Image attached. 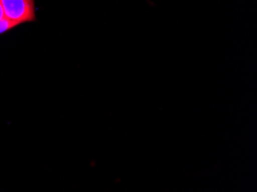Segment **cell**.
<instances>
[{
    "label": "cell",
    "mask_w": 257,
    "mask_h": 192,
    "mask_svg": "<svg viewBox=\"0 0 257 192\" xmlns=\"http://www.w3.org/2000/svg\"><path fill=\"white\" fill-rule=\"evenodd\" d=\"M4 15L19 26L36 21V2L35 0H0Z\"/></svg>",
    "instance_id": "1"
},
{
    "label": "cell",
    "mask_w": 257,
    "mask_h": 192,
    "mask_svg": "<svg viewBox=\"0 0 257 192\" xmlns=\"http://www.w3.org/2000/svg\"><path fill=\"white\" fill-rule=\"evenodd\" d=\"M19 25L18 23H15L13 21H11V20L4 18L0 20V35L7 33V31H11L13 30L15 27H18Z\"/></svg>",
    "instance_id": "2"
},
{
    "label": "cell",
    "mask_w": 257,
    "mask_h": 192,
    "mask_svg": "<svg viewBox=\"0 0 257 192\" xmlns=\"http://www.w3.org/2000/svg\"><path fill=\"white\" fill-rule=\"evenodd\" d=\"M5 18V15H4V10H3V6H2V3H0V20Z\"/></svg>",
    "instance_id": "3"
}]
</instances>
